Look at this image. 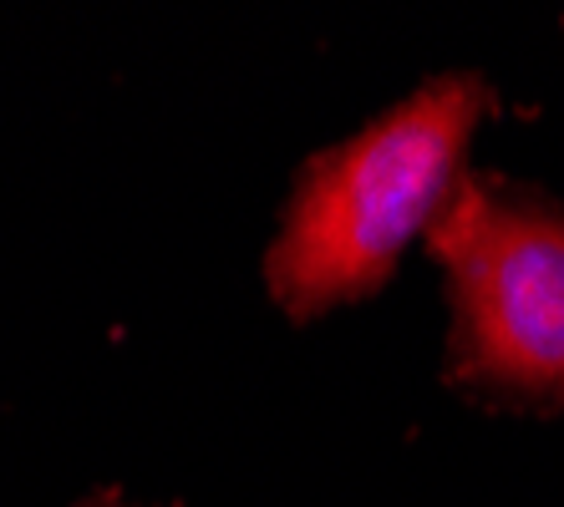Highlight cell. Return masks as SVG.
I'll list each match as a JSON object with an SVG mask.
<instances>
[{
  "label": "cell",
  "mask_w": 564,
  "mask_h": 507,
  "mask_svg": "<svg viewBox=\"0 0 564 507\" xmlns=\"http://www.w3.org/2000/svg\"><path fill=\"white\" fill-rule=\"evenodd\" d=\"M488 107L484 77L447 71L305 163L264 254V285L290 320L371 299L387 285L402 249L422 229L433 234L453 203Z\"/></svg>",
  "instance_id": "obj_1"
},
{
  "label": "cell",
  "mask_w": 564,
  "mask_h": 507,
  "mask_svg": "<svg viewBox=\"0 0 564 507\" xmlns=\"http://www.w3.org/2000/svg\"><path fill=\"white\" fill-rule=\"evenodd\" d=\"M77 507H128L122 497H112V493H102V497H87V503H77Z\"/></svg>",
  "instance_id": "obj_3"
},
{
  "label": "cell",
  "mask_w": 564,
  "mask_h": 507,
  "mask_svg": "<svg viewBox=\"0 0 564 507\" xmlns=\"http://www.w3.org/2000/svg\"><path fill=\"white\" fill-rule=\"evenodd\" d=\"M463 386L564 401V209L513 183L463 178L433 223Z\"/></svg>",
  "instance_id": "obj_2"
}]
</instances>
